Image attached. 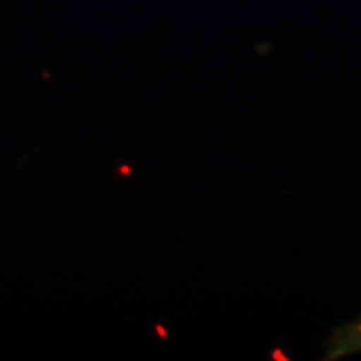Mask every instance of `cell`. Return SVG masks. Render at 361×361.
I'll list each match as a JSON object with an SVG mask.
<instances>
[{
  "instance_id": "6da1fadb",
  "label": "cell",
  "mask_w": 361,
  "mask_h": 361,
  "mask_svg": "<svg viewBox=\"0 0 361 361\" xmlns=\"http://www.w3.org/2000/svg\"><path fill=\"white\" fill-rule=\"evenodd\" d=\"M361 353V316L356 322L338 328L326 345L324 360L335 361L345 356Z\"/></svg>"
}]
</instances>
